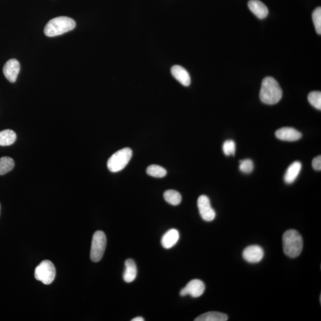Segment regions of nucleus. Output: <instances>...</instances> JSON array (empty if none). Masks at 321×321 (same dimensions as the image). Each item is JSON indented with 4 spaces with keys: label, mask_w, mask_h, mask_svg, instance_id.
I'll use <instances>...</instances> for the list:
<instances>
[{
    "label": "nucleus",
    "mask_w": 321,
    "mask_h": 321,
    "mask_svg": "<svg viewBox=\"0 0 321 321\" xmlns=\"http://www.w3.org/2000/svg\"><path fill=\"white\" fill-rule=\"evenodd\" d=\"M16 134L12 130H4L0 131V146L12 145L16 140Z\"/></svg>",
    "instance_id": "a211bd4d"
},
{
    "label": "nucleus",
    "mask_w": 321,
    "mask_h": 321,
    "mask_svg": "<svg viewBox=\"0 0 321 321\" xmlns=\"http://www.w3.org/2000/svg\"><path fill=\"white\" fill-rule=\"evenodd\" d=\"M312 167L314 169L317 171H321V155L318 156L312 160Z\"/></svg>",
    "instance_id": "a878e982"
},
{
    "label": "nucleus",
    "mask_w": 321,
    "mask_h": 321,
    "mask_svg": "<svg viewBox=\"0 0 321 321\" xmlns=\"http://www.w3.org/2000/svg\"><path fill=\"white\" fill-rule=\"evenodd\" d=\"M146 173L150 176L156 178H162L167 175V170L158 165H151L147 168Z\"/></svg>",
    "instance_id": "412c9836"
},
{
    "label": "nucleus",
    "mask_w": 321,
    "mask_h": 321,
    "mask_svg": "<svg viewBox=\"0 0 321 321\" xmlns=\"http://www.w3.org/2000/svg\"><path fill=\"white\" fill-rule=\"evenodd\" d=\"M180 238V234L177 230L173 228L167 231L161 239L162 246L165 249H170L175 246Z\"/></svg>",
    "instance_id": "4468645a"
},
{
    "label": "nucleus",
    "mask_w": 321,
    "mask_h": 321,
    "mask_svg": "<svg viewBox=\"0 0 321 321\" xmlns=\"http://www.w3.org/2000/svg\"><path fill=\"white\" fill-rule=\"evenodd\" d=\"M283 245L284 254L294 258L301 254L304 246L302 237L298 231L289 230L284 233Z\"/></svg>",
    "instance_id": "7ed1b4c3"
},
{
    "label": "nucleus",
    "mask_w": 321,
    "mask_h": 321,
    "mask_svg": "<svg viewBox=\"0 0 321 321\" xmlns=\"http://www.w3.org/2000/svg\"><path fill=\"white\" fill-rule=\"evenodd\" d=\"M20 70V65L16 59H10L3 67V73L5 77L11 83L17 80Z\"/></svg>",
    "instance_id": "9d476101"
},
{
    "label": "nucleus",
    "mask_w": 321,
    "mask_h": 321,
    "mask_svg": "<svg viewBox=\"0 0 321 321\" xmlns=\"http://www.w3.org/2000/svg\"><path fill=\"white\" fill-rule=\"evenodd\" d=\"M137 267L133 259H128L125 262V270L123 273L124 281L131 283L135 280L137 276Z\"/></svg>",
    "instance_id": "dca6fc26"
},
{
    "label": "nucleus",
    "mask_w": 321,
    "mask_h": 321,
    "mask_svg": "<svg viewBox=\"0 0 321 321\" xmlns=\"http://www.w3.org/2000/svg\"><path fill=\"white\" fill-rule=\"evenodd\" d=\"M0 211H1V205H0Z\"/></svg>",
    "instance_id": "cd10ccee"
},
{
    "label": "nucleus",
    "mask_w": 321,
    "mask_h": 321,
    "mask_svg": "<svg viewBox=\"0 0 321 321\" xmlns=\"http://www.w3.org/2000/svg\"><path fill=\"white\" fill-rule=\"evenodd\" d=\"M144 319L143 318L141 317H136L133 318V320H131V321H144Z\"/></svg>",
    "instance_id": "bb28decb"
},
{
    "label": "nucleus",
    "mask_w": 321,
    "mask_h": 321,
    "mask_svg": "<svg viewBox=\"0 0 321 321\" xmlns=\"http://www.w3.org/2000/svg\"><path fill=\"white\" fill-rule=\"evenodd\" d=\"M56 275V268L49 260H43L35 268V278L46 285L53 282Z\"/></svg>",
    "instance_id": "39448f33"
},
{
    "label": "nucleus",
    "mask_w": 321,
    "mask_h": 321,
    "mask_svg": "<svg viewBox=\"0 0 321 321\" xmlns=\"http://www.w3.org/2000/svg\"><path fill=\"white\" fill-rule=\"evenodd\" d=\"M248 7L250 10L259 19H265L269 13L267 7L259 0H250Z\"/></svg>",
    "instance_id": "ddd939ff"
},
{
    "label": "nucleus",
    "mask_w": 321,
    "mask_h": 321,
    "mask_svg": "<svg viewBox=\"0 0 321 321\" xmlns=\"http://www.w3.org/2000/svg\"><path fill=\"white\" fill-rule=\"evenodd\" d=\"M236 149L235 142L232 140L226 141L223 144V152L225 155H227V156L235 155Z\"/></svg>",
    "instance_id": "b1692460"
},
{
    "label": "nucleus",
    "mask_w": 321,
    "mask_h": 321,
    "mask_svg": "<svg viewBox=\"0 0 321 321\" xmlns=\"http://www.w3.org/2000/svg\"><path fill=\"white\" fill-rule=\"evenodd\" d=\"M171 72H172L173 77L179 81L181 85L185 86H189L191 85V76L185 68L180 65H174Z\"/></svg>",
    "instance_id": "f8f14e48"
},
{
    "label": "nucleus",
    "mask_w": 321,
    "mask_h": 321,
    "mask_svg": "<svg viewBox=\"0 0 321 321\" xmlns=\"http://www.w3.org/2000/svg\"><path fill=\"white\" fill-rule=\"evenodd\" d=\"M76 22L72 18L60 16L50 20L44 28V33L48 37L63 35L74 30Z\"/></svg>",
    "instance_id": "f03ea898"
},
{
    "label": "nucleus",
    "mask_w": 321,
    "mask_h": 321,
    "mask_svg": "<svg viewBox=\"0 0 321 321\" xmlns=\"http://www.w3.org/2000/svg\"><path fill=\"white\" fill-rule=\"evenodd\" d=\"M264 251L261 247L257 245H252L247 247L243 252V257L247 262L255 264L258 263L263 259Z\"/></svg>",
    "instance_id": "1a4fd4ad"
},
{
    "label": "nucleus",
    "mask_w": 321,
    "mask_h": 321,
    "mask_svg": "<svg viewBox=\"0 0 321 321\" xmlns=\"http://www.w3.org/2000/svg\"><path fill=\"white\" fill-rule=\"evenodd\" d=\"M205 290V286L203 281L195 279L191 281L185 288L181 289L180 294L181 296L190 295L194 298H197L204 294Z\"/></svg>",
    "instance_id": "6e6552de"
},
{
    "label": "nucleus",
    "mask_w": 321,
    "mask_h": 321,
    "mask_svg": "<svg viewBox=\"0 0 321 321\" xmlns=\"http://www.w3.org/2000/svg\"><path fill=\"white\" fill-rule=\"evenodd\" d=\"M228 316L223 313L218 312H209L200 315L196 318L195 321H226Z\"/></svg>",
    "instance_id": "f3484780"
},
{
    "label": "nucleus",
    "mask_w": 321,
    "mask_h": 321,
    "mask_svg": "<svg viewBox=\"0 0 321 321\" xmlns=\"http://www.w3.org/2000/svg\"><path fill=\"white\" fill-rule=\"evenodd\" d=\"M309 103L318 110H321V93L319 91L312 92L308 95Z\"/></svg>",
    "instance_id": "4be33fe9"
},
{
    "label": "nucleus",
    "mask_w": 321,
    "mask_h": 321,
    "mask_svg": "<svg viewBox=\"0 0 321 321\" xmlns=\"http://www.w3.org/2000/svg\"><path fill=\"white\" fill-rule=\"evenodd\" d=\"M282 96V89L275 79L267 77L263 80L259 95L262 102L268 105L277 104Z\"/></svg>",
    "instance_id": "f257e3e1"
},
{
    "label": "nucleus",
    "mask_w": 321,
    "mask_h": 321,
    "mask_svg": "<svg viewBox=\"0 0 321 321\" xmlns=\"http://www.w3.org/2000/svg\"><path fill=\"white\" fill-rule=\"evenodd\" d=\"M14 167L15 162L12 158L4 157L0 159V175L11 172Z\"/></svg>",
    "instance_id": "aec40b11"
},
{
    "label": "nucleus",
    "mask_w": 321,
    "mask_h": 321,
    "mask_svg": "<svg viewBox=\"0 0 321 321\" xmlns=\"http://www.w3.org/2000/svg\"><path fill=\"white\" fill-rule=\"evenodd\" d=\"M312 19L317 33L321 34V8L317 7L312 13Z\"/></svg>",
    "instance_id": "5701e85b"
},
{
    "label": "nucleus",
    "mask_w": 321,
    "mask_h": 321,
    "mask_svg": "<svg viewBox=\"0 0 321 321\" xmlns=\"http://www.w3.org/2000/svg\"><path fill=\"white\" fill-rule=\"evenodd\" d=\"M107 246V238L102 231H97L94 233L92 241L91 259L94 262L100 261L103 257Z\"/></svg>",
    "instance_id": "423d86ee"
},
{
    "label": "nucleus",
    "mask_w": 321,
    "mask_h": 321,
    "mask_svg": "<svg viewBox=\"0 0 321 321\" xmlns=\"http://www.w3.org/2000/svg\"><path fill=\"white\" fill-rule=\"evenodd\" d=\"M132 151L129 148L119 150L110 158L107 167L110 172L117 173L125 168L132 157Z\"/></svg>",
    "instance_id": "20e7f679"
},
{
    "label": "nucleus",
    "mask_w": 321,
    "mask_h": 321,
    "mask_svg": "<svg viewBox=\"0 0 321 321\" xmlns=\"http://www.w3.org/2000/svg\"><path fill=\"white\" fill-rule=\"evenodd\" d=\"M302 169V164L299 161H294L289 167L287 170L285 176H284V181L287 184H291L296 180L297 177L301 173Z\"/></svg>",
    "instance_id": "2eb2a0df"
},
{
    "label": "nucleus",
    "mask_w": 321,
    "mask_h": 321,
    "mask_svg": "<svg viewBox=\"0 0 321 321\" xmlns=\"http://www.w3.org/2000/svg\"><path fill=\"white\" fill-rule=\"evenodd\" d=\"M198 207L200 215L205 222H210L216 216L214 209L210 205V200L206 195H201L198 199Z\"/></svg>",
    "instance_id": "0eeeda50"
},
{
    "label": "nucleus",
    "mask_w": 321,
    "mask_h": 321,
    "mask_svg": "<svg viewBox=\"0 0 321 321\" xmlns=\"http://www.w3.org/2000/svg\"><path fill=\"white\" fill-rule=\"evenodd\" d=\"M275 136L280 140L288 142L297 141L302 137L300 131L292 128H281L276 131Z\"/></svg>",
    "instance_id": "9b49d317"
},
{
    "label": "nucleus",
    "mask_w": 321,
    "mask_h": 321,
    "mask_svg": "<svg viewBox=\"0 0 321 321\" xmlns=\"http://www.w3.org/2000/svg\"><path fill=\"white\" fill-rule=\"evenodd\" d=\"M165 201L168 204L176 206L181 202V196L179 192L174 190H168L164 193Z\"/></svg>",
    "instance_id": "6ab92c4d"
},
{
    "label": "nucleus",
    "mask_w": 321,
    "mask_h": 321,
    "mask_svg": "<svg viewBox=\"0 0 321 321\" xmlns=\"http://www.w3.org/2000/svg\"><path fill=\"white\" fill-rule=\"evenodd\" d=\"M239 169L243 173H251L254 170L253 161L249 159L241 160L240 165H239Z\"/></svg>",
    "instance_id": "393cba45"
}]
</instances>
